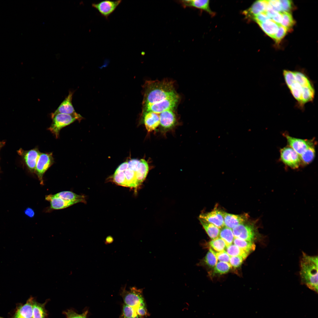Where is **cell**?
Wrapping results in <instances>:
<instances>
[{
	"mask_svg": "<svg viewBox=\"0 0 318 318\" xmlns=\"http://www.w3.org/2000/svg\"><path fill=\"white\" fill-rule=\"evenodd\" d=\"M282 74L286 85L296 100V107L303 111L305 105L314 99L315 90L313 81L304 71L285 69Z\"/></svg>",
	"mask_w": 318,
	"mask_h": 318,
	"instance_id": "cell-1",
	"label": "cell"
},
{
	"mask_svg": "<svg viewBox=\"0 0 318 318\" xmlns=\"http://www.w3.org/2000/svg\"><path fill=\"white\" fill-rule=\"evenodd\" d=\"M148 170V164L145 160L132 159L117 167L113 175V180L121 186L137 188L145 179Z\"/></svg>",
	"mask_w": 318,
	"mask_h": 318,
	"instance_id": "cell-2",
	"label": "cell"
},
{
	"mask_svg": "<svg viewBox=\"0 0 318 318\" xmlns=\"http://www.w3.org/2000/svg\"><path fill=\"white\" fill-rule=\"evenodd\" d=\"M143 107L161 102L177 95L171 82L150 81L146 83Z\"/></svg>",
	"mask_w": 318,
	"mask_h": 318,
	"instance_id": "cell-3",
	"label": "cell"
},
{
	"mask_svg": "<svg viewBox=\"0 0 318 318\" xmlns=\"http://www.w3.org/2000/svg\"><path fill=\"white\" fill-rule=\"evenodd\" d=\"M300 275L302 283L317 293V256H309L303 252L300 261Z\"/></svg>",
	"mask_w": 318,
	"mask_h": 318,
	"instance_id": "cell-4",
	"label": "cell"
},
{
	"mask_svg": "<svg viewBox=\"0 0 318 318\" xmlns=\"http://www.w3.org/2000/svg\"><path fill=\"white\" fill-rule=\"evenodd\" d=\"M52 122L48 128L56 137H59L61 130L63 128L73 123L76 120L80 121L82 117L80 115L78 116L59 113L51 115Z\"/></svg>",
	"mask_w": 318,
	"mask_h": 318,
	"instance_id": "cell-5",
	"label": "cell"
},
{
	"mask_svg": "<svg viewBox=\"0 0 318 318\" xmlns=\"http://www.w3.org/2000/svg\"><path fill=\"white\" fill-rule=\"evenodd\" d=\"M234 238L254 242L261 236L255 223L246 222L240 224L232 229Z\"/></svg>",
	"mask_w": 318,
	"mask_h": 318,
	"instance_id": "cell-6",
	"label": "cell"
},
{
	"mask_svg": "<svg viewBox=\"0 0 318 318\" xmlns=\"http://www.w3.org/2000/svg\"><path fill=\"white\" fill-rule=\"evenodd\" d=\"M280 154L281 161L292 168H299L302 163L300 155L289 146L281 149Z\"/></svg>",
	"mask_w": 318,
	"mask_h": 318,
	"instance_id": "cell-7",
	"label": "cell"
},
{
	"mask_svg": "<svg viewBox=\"0 0 318 318\" xmlns=\"http://www.w3.org/2000/svg\"><path fill=\"white\" fill-rule=\"evenodd\" d=\"M54 162L52 153H41L37 161L35 172L41 184H43V175Z\"/></svg>",
	"mask_w": 318,
	"mask_h": 318,
	"instance_id": "cell-8",
	"label": "cell"
},
{
	"mask_svg": "<svg viewBox=\"0 0 318 318\" xmlns=\"http://www.w3.org/2000/svg\"><path fill=\"white\" fill-rule=\"evenodd\" d=\"M179 99L177 95L159 102L143 107V112L152 111L159 114L164 111L173 110Z\"/></svg>",
	"mask_w": 318,
	"mask_h": 318,
	"instance_id": "cell-9",
	"label": "cell"
},
{
	"mask_svg": "<svg viewBox=\"0 0 318 318\" xmlns=\"http://www.w3.org/2000/svg\"><path fill=\"white\" fill-rule=\"evenodd\" d=\"M122 294L125 304L136 308L142 302H144L142 290L135 287L130 288V290L126 291L124 288L122 289Z\"/></svg>",
	"mask_w": 318,
	"mask_h": 318,
	"instance_id": "cell-10",
	"label": "cell"
},
{
	"mask_svg": "<svg viewBox=\"0 0 318 318\" xmlns=\"http://www.w3.org/2000/svg\"><path fill=\"white\" fill-rule=\"evenodd\" d=\"M121 0L111 1L105 0L97 3H93L92 6L96 9L106 19L112 14L121 3Z\"/></svg>",
	"mask_w": 318,
	"mask_h": 318,
	"instance_id": "cell-11",
	"label": "cell"
},
{
	"mask_svg": "<svg viewBox=\"0 0 318 318\" xmlns=\"http://www.w3.org/2000/svg\"><path fill=\"white\" fill-rule=\"evenodd\" d=\"M18 153L22 157L29 171L32 173H35L37 161L41 153L38 149L35 148L28 150L20 149Z\"/></svg>",
	"mask_w": 318,
	"mask_h": 318,
	"instance_id": "cell-12",
	"label": "cell"
},
{
	"mask_svg": "<svg viewBox=\"0 0 318 318\" xmlns=\"http://www.w3.org/2000/svg\"><path fill=\"white\" fill-rule=\"evenodd\" d=\"M289 146L293 149L300 155L306 150L314 146V141L312 140L303 139L292 137L284 134Z\"/></svg>",
	"mask_w": 318,
	"mask_h": 318,
	"instance_id": "cell-13",
	"label": "cell"
},
{
	"mask_svg": "<svg viewBox=\"0 0 318 318\" xmlns=\"http://www.w3.org/2000/svg\"><path fill=\"white\" fill-rule=\"evenodd\" d=\"M199 219L202 220L215 225L219 229L224 226L223 212L218 209L200 215Z\"/></svg>",
	"mask_w": 318,
	"mask_h": 318,
	"instance_id": "cell-14",
	"label": "cell"
},
{
	"mask_svg": "<svg viewBox=\"0 0 318 318\" xmlns=\"http://www.w3.org/2000/svg\"><path fill=\"white\" fill-rule=\"evenodd\" d=\"M73 92L69 91L68 95L61 103L55 112L51 115L62 113L78 116L80 115L75 111L72 105V99Z\"/></svg>",
	"mask_w": 318,
	"mask_h": 318,
	"instance_id": "cell-15",
	"label": "cell"
},
{
	"mask_svg": "<svg viewBox=\"0 0 318 318\" xmlns=\"http://www.w3.org/2000/svg\"><path fill=\"white\" fill-rule=\"evenodd\" d=\"M223 217L224 226L231 229L246 222L248 219L246 214L236 215L224 212Z\"/></svg>",
	"mask_w": 318,
	"mask_h": 318,
	"instance_id": "cell-16",
	"label": "cell"
},
{
	"mask_svg": "<svg viewBox=\"0 0 318 318\" xmlns=\"http://www.w3.org/2000/svg\"><path fill=\"white\" fill-rule=\"evenodd\" d=\"M160 125L165 130L173 127L176 123V117L173 110L164 111L159 114Z\"/></svg>",
	"mask_w": 318,
	"mask_h": 318,
	"instance_id": "cell-17",
	"label": "cell"
},
{
	"mask_svg": "<svg viewBox=\"0 0 318 318\" xmlns=\"http://www.w3.org/2000/svg\"><path fill=\"white\" fill-rule=\"evenodd\" d=\"M142 118L146 128L149 132L155 130L160 125L159 114L153 112H143Z\"/></svg>",
	"mask_w": 318,
	"mask_h": 318,
	"instance_id": "cell-18",
	"label": "cell"
},
{
	"mask_svg": "<svg viewBox=\"0 0 318 318\" xmlns=\"http://www.w3.org/2000/svg\"><path fill=\"white\" fill-rule=\"evenodd\" d=\"M45 199L50 203V207L53 210H60L64 209L76 203L69 201L55 196L54 194H50L45 196Z\"/></svg>",
	"mask_w": 318,
	"mask_h": 318,
	"instance_id": "cell-19",
	"label": "cell"
},
{
	"mask_svg": "<svg viewBox=\"0 0 318 318\" xmlns=\"http://www.w3.org/2000/svg\"><path fill=\"white\" fill-rule=\"evenodd\" d=\"M268 4L267 0L256 1L249 9L244 12V14L252 18L254 16L264 12Z\"/></svg>",
	"mask_w": 318,
	"mask_h": 318,
	"instance_id": "cell-20",
	"label": "cell"
},
{
	"mask_svg": "<svg viewBox=\"0 0 318 318\" xmlns=\"http://www.w3.org/2000/svg\"><path fill=\"white\" fill-rule=\"evenodd\" d=\"M257 23L266 34L273 39L278 31L279 24L271 19L264 22Z\"/></svg>",
	"mask_w": 318,
	"mask_h": 318,
	"instance_id": "cell-21",
	"label": "cell"
},
{
	"mask_svg": "<svg viewBox=\"0 0 318 318\" xmlns=\"http://www.w3.org/2000/svg\"><path fill=\"white\" fill-rule=\"evenodd\" d=\"M181 3L184 6L194 7L212 13L210 8L209 0H186L182 1Z\"/></svg>",
	"mask_w": 318,
	"mask_h": 318,
	"instance_id": "cell-22",
	"label": "cell"
},
{
	"mask_svg": "<svg viewBox=\"0 0 318 318\" xmlns=\"http://www.w3.org/2000/svg\"><path fill=\"white\" fill-rule=\"evenodd\" d=\"M33 299L30 297L24 305L20 307L16 314L24 318H33Z\"/></svg>",
	"mask_w": 318,
	"mask_h": 318,
	"instance_id": "cell-23",
	"label": "cell"
},
{
	"mask_svg": "<svg viewBox=\"0 0 318 318\" xmlns=\"http://www.w3.org/2000/svg\"><path fill=\"white\" fill-rule=\"evenodd\" d=\"M54 195L63 199L74 202L76 203L80 202L85 203V201L84 196L78 195L71 191H62Z\"/></svg>",
	"mask_w": 318,
	"mask_h": 318,
	"instance_id": "cell-24",
	"label": "cell"
},
{
	"mask_svg": "<svg viewBox=\"0 0 318 318\" xmlns=\"http://www.w3.org/2000/svg\"><path fill=\"white\" fill-rule=\"evenodd\" d=\"M199 220L203 228L211 239H214L218 237L220 229L212 224L201 219Z\"/></svg>",
	"mask_w": 318,
	"mask_h": 318,
	"instance_id": "cell-25",
	"label": "cell"
},
{
	"mask_svg": "<svg viewBox=\"0 0 318 318\" xmlns=\"http://www.w3.org/2000/svg\"><path fill=\"white\" fill-rule=\"evenodd\" d=\"M234 244L249 254L254 251L256 245L254 242L248 241L234 238L233 241Z\"/></svg>",
	"mask_w": 318,
	"mask_h": 318,
	"instance_id": "cell-26",
	"label": "cell"
},
{
	"mask_svg": "<svg viewBox=\"0 0 318 318\" xmlns=\"http://www.w3.org/2000/svg\"><path fill=\"white\" fill-rule=\"evenodd\" d=\"M221 229L219 235L227 247L232 244L234 238L232 230L225 226Z\"/></svg>",
	"mask_w": 318,
	"mask_h": 318,
	"instance_id": "cell-27",
	"label": "cell"
},
{
	"mask_svg": "<svg viewBox=\"0 0 318 318\" xmlns=\"http://www.w3.org/2000/svg\"><path fill=\"white\" fill-rule=\"evenodd\" d=\"M225 250L230 256H241L246 259L249 254L237 246L232 244L226 247Z\"/></svg>",
	"mask_w": 318,
	"mask_h": 318,
	"instance_id": "cell-28",
	"label": "cell"
},
{
	"mask_svg": "<svg viewBox=\"0 0 318 318\" xmlns=\"http://www.w3.org/2000/svg\"><path fill=\"white\" fill-rule=\"evenodd\" d=\"M46 315L44 304H41L34 302L33 318H45Z\"/></svg>",
	"mask_w": 318,
	"mask_h": 318,
	"instance_id": "cell-29",
	"label": "cell"
},
{
	"mask_svg": "<svg viewBox=\"0 0 318 318\" xmlns=\"http://www.w3.org/2000/svg\"><path fill=\"white\" fill-rule=\"evenodd\" d=\"M314 146L309 148L300 155L302 163L307 164L312 161L315 156Z\"/></svg>",
	"mask_w": 318,
	"mask_h": 318,
	"instance_id": "cell-30",
	"label": "cell"
},
{
	"mask_svg": "<svg viewBox=\"0 0 318 318\" xmlns=\"http://www.w3.org/2000/svg\"><path fill=\"white\" fill-rule=\"evenodd\" d=\"M231 266L229 263L219 261L217 263L214 267L213 271V275L222 274L228 273L231 269Z\"/></svg>",
	"mask_w": 318,
	"mask_h": 318,
	"instance_id": "cell-31",
	"label": "cell"
},
{
	"mask_svg": "<svg viewBox=\"0 0 318 318\" xmlns=\"http://www.w3.org/2000/svg\"><path fill=\"white\" fill-rule=\"evenodd\" d=\"M209 245L212 250L217 252L225 250L226 246L224 241L220 238L218 237L212 239L209 243Z\"/></svg>",
	"mask_w": 318,
	"mask_h": 318,
	"instance_id": "cell-32",
	"label": "cell"
},
{
	"mask_svg": "<svg viewBox=\"0 0 318 318\" xmlns=\"http://www.w3.org/2000/svg\"><path fill=\"white\" fill-rule=\"evenodd\" d=\"M283 19L281 25L288 30L291 29L294 24L292 16L289 13L282 12Z\"/></svg>",
	"mask_w": 318,
	"mask_h": 318,
	"instance_id": "cell-33",
	"label": "cell"
},
{
	"mask_svg": "<svg viewBox=\"0 0 318 318\" xmlns=\"http://www.w3.org/2000/svg\"><path fill=\"white\" fill-rule=\"evenodd\" d=\"M203 262L210 268H214L217 263L218 260L215 255L209 251L206 254Z\"/></svg>",
	"mask_w": 318,
	"mask_h": 318,
	"instance_id": "cell-34",
	"label": "cell"
},
{
	"mask_svg": "<svg viewBox=\"0 0 318 318\" xmlns=\"http://www.w3.org/2000/svg\"><path fill=\"white\" fill-rule=\"evenodd\" d=\"M122 311L124 318H139L135 308L125 304Z\"/></svg>",
	"mask_w": 318,
	"mask_h": 318,
	"instance_id": "cell-35",
	"label": "cell"
},
{
	"mask_svg": "<svg viewBox=\"0 0 318 318\" xmlns=\"http://www.w3.org/2000/svg\"><path fill=\"white\" fill-rule=\"evenodd\" d=\"M209 251L215 255L217 260L220 261L228 263L229 262L230 256L225 250L219 252H215L214 251L210 248Z\"/></svg>",
	"mask_w": 318,
	"mask_h": 318,
	"instance_id": "cell-36",
	"label": "cell"
},
{
	"mask_svg": "<svg viewBox=\"0 0 318 318\" xmlns=\"http://www.w3.org/2000/svg\"><path fill=\"white\" fill-rule=\"evenodd\" d=\"M288 30L280 24H279L278 31L274 38L276 43H279L286 34Z\"/></svg>",
	"mask_w": 318,
	"mask_h": 318,
	"instance_id": "cell-37",
	"label": "cell"
},
{
	"mask_svg": "<svg viewBox=\"0 0 318 318\" xmlns=\"http://www.w3.org/2000/svg\"><path fill=\"white\" fill-rule=\"evenodd\" d=\"M245 259L241 256H230L229 264L234 268H238L241 265Z\"/></svg>",
	"mask_w": 318,
	"mask_h": 318,
	"instance_id": "cell-38",
	"label": "cell"
},
{
	"mask_svg": "<svg viewBox=\"0 0 318 318\" xmlns=\"http://www.w3.org/2000/svg\"><path fill=\"white\" fill-rule=\"evenodd\" d=\"M282 12H289L292 9V1L289 0H279Z\"/></svg>",
	"mask_w": 318,
	"mask_h": 318,
	"instance_id": "cell-39",
	"label": "cell"
},
{
	"mask_svg": "<svg viewBox=\"0 0 318 318\" xmlns=\"http://www.w3.org/2000/svg\"><path fill=\"white\" fill-rule=\"evenodd\" d=\"M267 1L269 5L274 10L277 12H282L279 0H267Z\"/></svg>",
	"mask_w": 318,
	"mask_h": 318,
	"instance_id": "cell-40",
	"label": "cell"
},
{
	"mask_svg": "<svg viewBox=\"0 0 318 318\" xmlns=\"http://www.w3.org/2000/svg\"><path fill=\"white\" fill-rule=\"evenodd\" d=\"M254 20L257 22H265L270 19L264 12L256 15L252 18Z\"/></svg>",
	"mask_w": 318,
	"mask_h": 318,
	"instance_id": "cell-41",
	"label": "cell"
},
{
	"mask_svg": "<svg viewBox=\"0 0 318 318\" xmlns=\"http://www.w3.org/2000/svg\"><path fill=\"white\" fill-rule=\"evenodd\" d=\"M67 318H86V313L78 314L72 310H68L65 312Z\"/></svg>",
	"mask_w": 318,
	"mask_h": 318,
	"instance_id": "cell-42",
	"label": "cell"
},
{
	"mask_svg": "<svg viewBox=\"0 0 318 318\" xmlns=\"http://www.w3.org/2000/svg\"><path fill=\"white\" fill-rule=\"evenodd\" d=\"M135 308L139 318L146 316L147 314L145 305L143 306H138Z\"/></svg>",
	"mask_w": 318,
	"mask_h": 318,
	"instance_id": "cell-43",
	"label": "cell"
},
{
	"mask_svg": "<svg viewBox=\"0 0 318 318\" xmlns=\"http://www.w3.org/2000/svg\"><path fill=\"white\" fill-rule=\"evenodd\" d=\"M283 19L282 12H277L271 19L274 21L278 24H281Z\"/></svg>",
	"mask_w": 318,
	"mask_h": 318,
	"instance_id": "cell-44",
	"label": "cell"
},
{
	"mask_svg": "<svg viewBox=\"0 0 318 318\" xmlns=\"http://www.w3.org/2000/svg\"><path fill=\"white\" fill-rule=\"evenodd\" d=\"M24 213L26 215L31 218L34 217L35 214L34 210L30 208H27L25 210Z\"/></svg>",
	"mask_w": 318,
	"mask_h": 318,
	"instance_id": "cell-45",
	"label": "cell"
},
{
	"mask_svg": "<svg viewBox=\"0 0 318 318\" xmlns=\"http://www.w3.org/2000/svg\"><path fill=\"white\" fill-rule=\"evenodd\" d=\"M113 241V238L111 236H109L106 238L105 243L107 244H110L112 243Z\"/></svg>",
	"mask_w": 318,
	"mask_h": 318,
	"instance_id": "cell-46",
	"label": "cell"
},
{
	"mask_svg": "<svg viewBox=\"0 0 318 318\" xmlns=\"http://www.w3.org/2000/svg\"><path fill=\"white\" fill-rule=\"evenodd\" d=\"M5 143L3 142L0 141V150L1 148L4 146Z\"/></svg>",
	"mask_w": 318,
	"mask_h": 318,
	"instance_id": "cell-47",
	"label": "cell"
},
{
	"mask_svg": "<svg viewBox=\"0 0 318 318\" xmlns=\"http://www.w3.org/2000/svg\"><path fill=\"white\" fill-rule=\"evenodd\" d=\"M13 318H23V317H21L20 316L18 315H17V314H15V315L14 316Z\"/></svg>",
	"mask_w": 318,
	"mask_h": 318,
	"instance_id": "cell-48",
	"label": "cell"
}]
</instances>
